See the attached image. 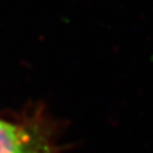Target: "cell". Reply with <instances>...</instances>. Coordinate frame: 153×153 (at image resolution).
I'll return each instance as SVG.
<instances>
[{"label": "cell", "instance_id": "6da1fadb", "mask_svg": "<svg viewBox=\"0 0 153 153\" xmlns=\"http://www.w3.org/2000/svg\"><path fill=\"white\" fill-rule=\"evenodd\" d=\"M54 133L42 121L0 120V153H57Z\"/></svg>", "mask_w": 153, "mask_h": 153}]
</instances>
